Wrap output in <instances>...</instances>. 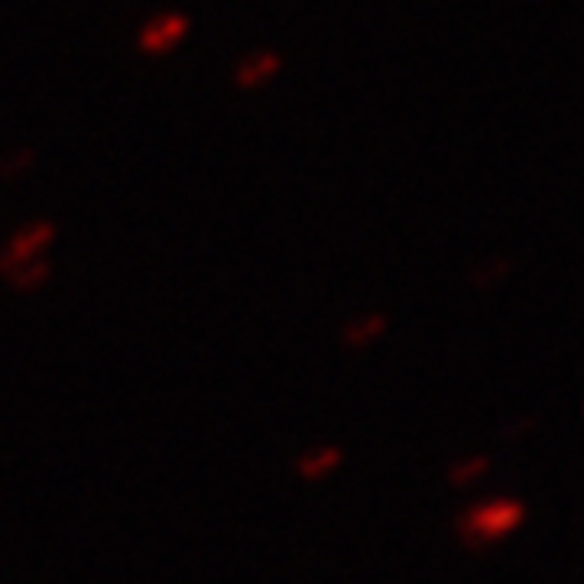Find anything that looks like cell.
Returning a JSON list of instances; mask_svg holds the SVG:
<instances>
[{
	"label": "cell",
	"mask_w": 584,
	"mask_h": 584,
	"mask_svg": "<svg viewBox=\"0 0 584 584\" xmlns=\"http://www.w3.org/2000/svg\"><path fill=\"white\" fill-rule=\"evenodd\" d=\"M510 270V264H503V260H491L487 266H481L474 273V283H481V286H491L493 280H500L503 273Z\"/></svg>",
	"instance_id": "30bf717a"
},
{
	"label": "cell",
	"mask_w": 584,
	"mask_h": 584,
	"mask_svg": "<svg viewBox=\"0 0 584 584\" xmlns=\"http://www.w3.org/2000/svg\"><path fill=\"white\" fill-rule=\"evenodd\" d=\"M484 467H487L484 458H467V461H461V465L451 467V474H448V477H451V484L465 487V484H471L474 477L484 474Z\"/></svg>",
	"instance_id": "9c48e42d"
},
{
	"label": "cell",
	"mask_w": 584,
	"mask_h": 584,
	"mask_svg": "<svg viewBox=\"0 0 584 584\" xmlns=\"http://www.w3.org/2000/svg\"><path fill=\"white\" fill-rule=\"evenodd\" d=\"M189 33V17L185 13H159L140 29L137 46L143 49L146 55H163L169 49H175Z\"/></svg>",
	"instance_id": "3957f363"
},
{
	"label": "cell",
	"mask_w": 584,
	"mask_h": 584,
	"mask_svg": "<svg viewBox=\"0 0 584 584\" xmlns=\"http://www.w3.org/2000/svg\"><path fill=\"white\" fill-rule=\"evenodd\" d=\"M55 228L49 221H33L27 228H20L13 238H10L7 247H0V273H13L20 264H27V260H36L39 250L49 247L53 240Z\"/></svg>",
	"instance_id": "7a4b0ae2"
},
{
	"label": "cell",
	"mask_w": 584,
	"mask_h": 584,
	"mask_svg": "<svg viewBox=\"0 0 584 584\" xmlns=\"http://www.w3.org/2000/svg\"><path fill=\"white\" fill-rule=\"evenodd\" d=\"M36 163V150H17V153H7V159L0 163V179H17L20 173H27L29 166Z\"/></svg>",
	"instance_id": "ba28073f"
},
{
	"label": "cell",
	"mask_w": 584,
	"mask_h": 584,
	"mask_svg": "<svg viewBox=\"0 0 584 584\" xmlns=\"http://www.w3.org/2000/svg\"><path fill=\"white\" fill-rule=\"evenodd\" d=\"M280 69H283V59L276 53H270V49H260V53L244 55L238 62V69H234V85L244 88V92H250V88H260V85H266L270 78H276Z\"/></svg>",
	"instance_id": "277c9868"
},
{
	"label": "cell",
	"mask_w": 584,
	"mask_h": 584,
	"mask_svg": "<svg viewBox=\"0 0 584 584\" xmlns=\"http://www.w3.org/2000/svg\"><path fill=\"white\" fill-rule=\"evenodd\" d=\"M523 520V503L520 500H491L484 507H474L471 513H465L461 520V536L467 546H487L493 539L507 536L510 530H516V523Z\"/></svg>",
	"instance_id": "6da1fadb"
},
{
	"label": "cell",
	"mask_w": 584,
	"mask_h": 584,
	"mask_svg": "<svg viewBox=\"0 0 584 584\" xmlns=\"http://www.w3.org/2000/svg\"><path fill=\"white\" fill-rule=\"evenodd\" d=\"M46 276H49L46 260H27V264H20L17 270L10 273V280H13L17 289H36V286L46 283Z\"/></svg>",
	"instance_id": "8992f818"
},
{
	"label": "cell",
	"mask_w": 584,
	"mask_h": 584,
	"mask_svg": "<svg viewBox=\"0 0 584 584\" xmlns=\"http://www.w3.org/2000/svg\"><path fill=\"white\" fill-rule=\"evenodd\" d=\"M384 315H367V319L354 321V325H347L345 328V341L347 345H367V341H374L380 331H384Z\"/></svg>",
	"instance_id": "52a82bcc"
},
{
	"label": "cell",
	"mask_w": 584,
	"mask_h": 584,
	"mask_svg": "<svg viewBox=\"0 0 584 584\" xmlns=\"http://www.w3.org/2000/svg\"><path fill=\"white\" fill-rule=\"evenodd\" d=\"M341 461V451L338 448H319V451H312L309 458H302L299 461V474L309 477V481H319L331 471V467Z\"/></svg>",
	"instance_id": "5b68a950"
}]
</instances>
